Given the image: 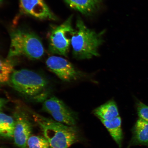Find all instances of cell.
I'll list each match as a JSON object with an SVG mask.
<instances>
[{
	"instance_id": "cell-1",
	"label": "cell",
	"mask_w": 148,
	"mask_h": 148,
	"mask_svg": "<svg viewBox=\"0 0 148 148\" xmlns=\"http://www.w3.org/2000/svg\"><path fill=\"white\" fill-rule=\"evenodd\" d=\"M33 115L50 148H69L78 141V131L75 126L66 125L36 113Z\"/></svg>"
},
{
	"instance_id": "cell-2",
	"label": "cell",
	"mask_w": 148,
	"mask_h": 148,
	"mask_svg": "<svg viewBox=\"0 0 148 148\" xmlns=\"http://www.w3.org/2000/svg\"><path fill=\"white\" fill-rule=\"evenodd\" d=\"M75 27L71 42L74 58L83 60L99 56L98 49L103 42V33H98L89 29L80 18L77 20Z\"/></svg>"
},
{
	"instance_id": "cell-3",
	"label": "cell",
	"mask_w": 148,
	"mask_h": 148,
	"mask_svg": "<svg viewBox=\"0 0 148 148\" xmlns=\"http://www.w3.org/2000/svg\"><path fill=\"white\" fill-rule=\"evenodd\" d=\"M9 58L23 56L33 60H39L45 51L40 39L34 33L18 28L11 31Z\"/></svg>"
},
{
	"instance_id": "cell-4",
	"label": "cell",
	"mask_w": 148,
	"mask_h": 148,
	"mask_svg": "<svg viewBox=\"0 0 148 148\" xmlns=\"http://www.w3.org/2000/svg\"><path fill=\"white\" fill-rule=\"evenodd\" d=\"M15 90L38 101L45 100L48 82L43 77L31 70H14L10 79Z\"/></svg>"
},
{
	"instance_id": "cell-5",
	"label": "cell",
	"mask_w": 148,
	"mask_h": 148,
	"mask_svg": "<svg viewBox=\"0 0 148 148\" xmlns=\"http://www.w3.org/2000/svg\"><path fill=\"white\" fill-rule=\"evenodd\" d=\"M73 16H71L61 25L53 28L50 32L49 50L53 54L67 57L71 38L75 29L72 25Z\"/></svg>"
},
{
	"instance_id": "cell-6",
	"label": "cell",
	"mask_w": 148,
	"mask_h": 148,
	"mask_svg": "<svg viewBox=\"0 0 148 148\" xmlns=\"http://www.w3.org/2000/svg\"><path fill=\"white\" fill-rule=\"evenodd\" d=\"M46 64L49 70L62 81L69 82L76 79L80 75L71 62L62 57H49Z\"/></svg>"
},
{
	"instance_id": "cell-7",
	"label": "cell",
	"mask_w": 148,
	"mask_h": 148,
	"mask_svg": "<svg viewBox=\"0 0 148 148\" xmlns=\"http://www.w3.org/2000/svg\"><path fill=\"white\" fill-rule=\"evenodd\" d=\"M14 144L20 148H27V140L32 133V125L25 113L21 111H17L14 113Z\"/></svg>"
},
{
	"instance_id": "cell-8",
	"label": "cell",
	"mask_w": 148,
	"mask_h": 148,
	"mask_svg": "<svg viewBox=\"0 0 148 148\" xmlns=\"http://www.w3.org/2000/svg\"><path fill=\"white\" fill-rule=\"evenodd\" d=\"M19 2L20 9L25 14L40 19L57 20L43 0H19Z\"/></svg>"
},
{
	"instance_id": "cell-9",
	"label": "cell",
	"mask_w": 148,
	"mask_h": 148,
	"mask_svg": "<svg viewBox=\"0 0 148 148\" xmlns=\"http://www.w3.org/2000/svg\"><path fill=\"white\" fill-rule=\"evenodd\" d=\"M132 136L127 148L144 145L148 147V123L139 118L132 130Z\"/></svg>"
},
{
	"instance_id": "cell-10",
	"label": "cell",
	"mask_w": 148,
	"mask_h": 148,
	"mask_svg": "<svg viewBox=\"0 0 148 148\" xmlns=\"http://www.w3.org/2000/svg\"><path fill=\"white\" fill-rule=\"evenodd\" d=\"M93 113L100 120L107 121H110L119 116L117 105L112 99L95 108Z\"/></svg>"
},
{
	"instance_id": "cell-11",
	"label": "cell",
	"mask_w": 148,
	"mask_h": 148,
	"mask_svg": "<svg viewBox=\"0 0 148 148\" xmlns=\"http://www.w3.org/2000/svg\"><path fill=\"white\" fill-rule=\"evenodd\" d=\"M101 121L106 127L111 136L120 148H121L123 139L121 128V119L120 116L110 121L101 120Z\"/></svg>"
},
{
	"instance_id": "cell-12",
	"label": "cell",
	"mask_w": 148,
	"mask_h": 148,
	"mask_svg": "<svg viewBox=\"0 0 148 148\" xmlns=\"http://www.w3.org/2000/svg\"><path fill=\"white\" fill-rule=\"evenodd\" d=\"M72 8L89 16L95 10L97 3L92 0H64Z\"/></svg>"
},
{
	"instance_id": "cell-13",
	"label": "cell",
	"mask_w": 148,
	"mask_h": 148,
	"mask_svg": "<svg viewBox=\"0 0 148 148\" xmlns=\"http://www.w3.org/2000/svg\"><path fill=\"white\" fill-rule=\"evenodd\" d=\"M42 109L50 114L54 112H73L63 101L55 97L45 99L42 105Z\"/></svg>"
},
{
	"instance_id": "cell-14",
	"label": "cell",
	"mask_w": 148,
	"mask_h": 148,
	"mask_svg": "<svg viewBox=\"0 0 148 148\" xmlns=\"http://www.w3.org/2000/svg\"><path fill=\"white\" fill-rule=\"evenodd\" d=\"M15 120L12 116L0 112V136L13 138Z\"/></svg>"
},
{
	"instance_id": "cell-15",
	"label": "cell",
	"mask_w": 148,
	"mask_h": 148,
	"mask_svg": "<svg viewBox=\"0 0 148 148\" xmlns=\"http://www.w3.org/2000/svg\"><path fill=\"white\" fill-rule=\"evenodd\" d=\"M14 71V66L10 60L0 58V84L10 80Z\"/></svg>"
},
{
	"instance_id": "cell-16",
	"label": "cell",
	"mask_w": 148,
	"mask_h": 148,
	"mask_svg": "<svg viewBox=\"0 0 148 148\" xmlns=\"http://www.w3.org/2000/svg\"><path fill=\"white\" fill-rule=\"evenodd\" d=\"M50 114L56 121L66 125L75 126L77 123V116L73 111L54 112Z\"/></svg>"
},
{
	"instance_id": "cell-17",
	"label": "cell",
	"mask_w": 148,
	"mask_h": 148,
	"mask_svg": "<svg viewBox=\"0 0 148 148\" xmlns=\"http://www.w3.org/2000/svg\"><path fill=\"white\" fill-rule=\"evenodd\" d=\"M29 148H50L49 142L44 136H31L27 140Z\"/></svg>"
},
{
	"instance_id": "cell-18",
	"label": "cell",
	"mask_w": 148,
	"mask_h": 148,
	"mask_svg": "<svg viewBox=\"0 0 148 148\" xmlns=\"http://www.w3.org/2000/svg\"><path fill=\"white\" fill-rule=\"evenodd\" d=\"M135 103L139 118L148 123V106L137 99H135Z\"/></svg>"
},
{
	"instance_id": "cell-19",
	"label": "cell",
	"mask_w": 148,
	"mask_h": 148,
	"mask_svg": "<svg viewBox=\"0 0 148 148\" xmlns=\"http://www.w3.org/2000/svg\"><path fill=\"white\" fill-rule=\"evenodd\" d=\"M7 101L5 99L0 98V110L6 104Z\"/></svg>"
},
{
	"instance_id": "cell-20",
	"label": "cell",
	"mask_w": 148,
	"mask_h": 148,
	"mask_svg": "<svg viewBox=\"0 0 148 148\" xmlns=\"http://www.w3.org/2000/svg\"><path fill=\"white\" fill-rule=\"evenodd\" d=\"M92 1H94L97 4H98V3L100 2L102 0H92Z\"/></svg>"
},
{
	"instance_id": "cell-21",
	"label": "cell",
	"mask_w": 148,
	"mask_h": 148,
	"mask_svg": "<svg viewBox=\"0 0 148 148\" xmlns=\"http://www.w3.org/2000/svg\"><path fill=\"white\" fill-rule=\"evenodd\" d=\"M3 3V1L2 0H0V6H1V5L2 4V3Z\"/></svg>"
}]
</instances>
